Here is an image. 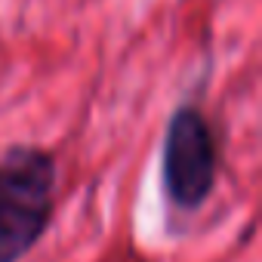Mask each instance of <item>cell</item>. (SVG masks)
I'll list each match as a JSON object with an SVG mask.
<instances>
[{"label":"cell","instance_id":"6da1fadb","mask_svg":"<svg viewBox=\"0 0 262 262\" xmlns=\"http://www.w3.org/2000/svg\"><path fill=\"white\" fill-rule=\"evenodd\" d=\"M56 158L40 145L0 155V262H22L47 234L56 210Z\"/></svg>","mask_w":262,"mask_h":262},{"label":"cell","instance_id":"7a4b0ae2","mask_svg":"<svg viewBox=\"0 0 262 262\" xmlns=\"http://www.w3.org/2000/svg\"><path fill=\"white\" fill-rule=\"evenodd\" d=\"M219 145L207 114L194 105H179L167 120L164 136V194L176 210H198L216 185Z\"/></svg>","mask_w":262,"mask_h":262}]
</instances>
